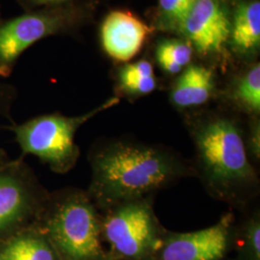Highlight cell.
I'll use <instances>...</instances> for the list:
<instances>
[{"mask_svg": "<svg viewBox=\"0 0 260 260\" xmlns=\"http://www.w3.org/2000/svg\"><path fill=\"white\" fill-rule=\"evenodd\" d=\"M248 248L252 260H260V226L258 220H253L247 232Z\"/></svg>", "mask_w": 260, "mask_h": 260, "instance_id": "cell-20", "label": "cell"}, {"mask_svg": "<svg viewBox=\"0 0 260 260\" xmlns=\"http://www.w3.org/2000/svg\"><path fill=\"white\" fill-rule=\"evenodd\" d=\"M195 140L205 175L217 187L230 189L254 179L244 140L233 121H207L197 130Z\"/></svg>", "mask_w": 260, "mask_h": 260, "instance_id": "cell-5", "label": "cell"}, {"mask_svg": "<svg viewBox=\"0 0 260 260\" xmlns=\"http://www.w3.org/2000/svg\"><path fill=\"white\" fill-rule=\"evenodd\" d=\"M1 20H2V19H1V18H0V21H1Z\"/></svg>", "mask_w": 260, "mask_h": 260, "instance_id": "cell-24", "label": "cell"}, {"mask_svg": "<svg viewBox=\"0 0 260 260\" xmlns=\"http://www.w3.org/2000/svg\"><path fill=\"white\" fill-rule=\"evenodd\" d=\"M151 28L134 14L116 10L103 19L101 38L104 51L114 60L127 62L144 47Z\"/></svg>", "mask_w": 260, "mask_h": 260, "instance_id": "cell-9", "label": "cell"}, {"mask_svg": "<svg viewBox=\"0 0 260 260\" xmlns=\"http://www.w3.org/2000/svg\"><path fill=\"white\" fill-rule=\"evenodd\" d=\"M155 53L159 66L165 72L175 75L190 64L193 48L187 42L164 40L158 45Z\"/></svg>", "mask_w": 260, "mask_h": 260, "instance_id": "cell-14", "label": "cell"}, {"mask_svg": "<svg viewBox=\"0 0 260 260\" xmlns=\"http://www.w3.org/2000/svg\"><path fill=\"white\" fill-rule=\"evenodd\" d=\"M16 1L25 12L33 11L39 8L64 5V4L73 2L72 0H16Z\"/></svg>", "mask_w": 260, "mask_h": 260, "instance_id": "cell-21", "label": "cell"}, {"mask_svg": "<svg viewBox=\"0 0 260 260\" xmlns=\"http://www.w3.org/2000/svg\"><path fill=\"white\" fill-rule=\"evenodd\" d=\"M86 6L74 2L28 11L0 21V76L8 77L19 57L46 38L70 33L88 18Z\"/></svg>", "mask_w": 260, "mask_h": 260, "instance_id": "cell-3", "label": "cell"}, {"mask_svg": "<svg viewBox=\"0 0 260 260\" xmlns=\"http://www.w3.org/2000/svg\"><path fill=\"white\" fill-rule=\"evenodd\" d=\"M41 231L67 260H93L102 253L101 226L92 203L78 192L47 201Z\"/></svg>", "mask_w": 260, "mask_h": 260, "instance_id": "cell-2", "label": "cell"}, {"mask_svg": "<svg viewBox=\"0 0 260 260\" xmlns=\"http://www.w3.org/2000/svg\"><path fill=\"white\" fill-rule=\"evenodd\" d=\"M231 20L224 0H195L178 33L201 54L219 53L229 43Z\"/></svg>", "mask_w": 260, "mask_h": 260, "instance_id": "cell-8", "label": "cell"}, {"mask_svg": "<svg viewBox=\"0 0 260 260\" xmlns=\"http://www.w3.org/2000/svg\"><path fill=\"white\" fill-rule=\"evenodd\" d=\"M259 125L255 123L253 128L251 130V135L250 137V148L254 156L259 157L260 154V133Z\"/></svg>", "mask_w": 260, "mask_h": 260, "instance_id": "cell-22", "label": "cell"}, {"mask_svg": "<svg viewBox=\"0 0 260 260\" xmlns=\"http://www.w3.org/2000/svg\"><path fill=\"white\" fill-rule=\"evenodd\" d=\"M234 99L253 114L260 111V66H253L243 75L234 89Z\"/></svg>", "mask_w": 260, "mask_h": 260, "instance_id": "cell-15", "label": "cell"}, {"mask_svg": "<svg viewBox=\"0 0 260 260\" xmlns=\"http://www.w3.org/2000/svg\"><path fill=\"white\" fill-rule=\"evenodd\" d=\"M117 100H110L102 106L77 117L60 114L38 116L9 127L15 134L22 154H32L48 164L56 173H66L75 166L79 149L75 145L77 129L93 116L111 107Z\"/></svg>", "mask_w": 260, "mask_h": 260, "instance_id": "cell-4", "label": "cell"}, {"mask_svg": "<svg viewBox=\"0 0 260 260\" xmlns=\"http://www.w3.org/2000/svg\"><path fill=\"white\" fill-rule=\"evenodd\" d=\"M91 192L101 204L127 203L176 177L178 169L158 149L117 144L93 156Z\"/></svg>", "mask_w": 260, "mask_h": 260, "instance_id": "cell-1", "label": "cell"}, {"mask_svg": "<svg viewBox=\"0 0 260 260\" xmlns=\"http://www.w3.org/2000/svg\"><path fill=\"white\" fill-rule=\"evenodd\" d=\"M213 72L204 66H188L177 78L172 90V101L178 107L199 106L213 93Z\"/></svg>", "mask_w": 260, "mask_h": 260, "instance_id": "cell-12", "label": "cell"}, {"mask_svg": "<svg viewBox=\"0 0 260 260\" xmlns=\"http://www.w3.org/2000/svg\"><path fill=\"white\" fill-rule=\"evenodd\" d=\"M230 219L225 217L213 226L195 233L177 234L166 242L162 260H220L229 240Z\"/></svg>", "mask_w": 260, "mask_h": 260, "instance_id": "cell-10", "label": "cell"}, {"mask_svg": "<svg viewBox=\"0 0 260 260\" xmlns=\"http://www.w3.org/2000/svg\"><path fill=\"white\" fill-rule=\"evenodd\" d=\"M195 0H159L156 24L162 31H179Z\"/></svg>", "mask_w": 260, "mask_h": 260, "instance_id": "cell-16", "label": "cell"}, {"mask_svg": "<svg viewBox=\"0 0 260 260\" xmlns=\"http://www.w3.org/2000/svg\"><path fill=\"white\" fill-rule=\"evenodd\" d=\"M119 76H131V77L154 76L153 67L149 63V61L141 60L136 63L124 66L120 71Z\"/></svg>", "mask_w": 260, "mask_h": 260, "instance_id": "cell-19", "label": "cell"}, {"mask_svg": "<svg viewBox=\"0 0 260 260\" xmlns=\"http://www.w3.org/2000/svg\"><path fill=\"white\" fill-rule=\"evenodd\" d=\"M120 85L123 91L131 94H148L155 90L157 83L154 76L129 77L119 76Z\"/></svg>", "mask_w": 260, "mask_h": 260, "instance_id": "cell-17", "label": "cell"}, {"mask_svg": "<svg viewBox=\"0 0 260 260\" xmlns=\"http://www.w3.org/2000/svg\"><path fill=\"white\" fill-rule=\"evenodd\" d=\"M0 260H56V255L41 230L23 228L0 245Z\"/></svg>", "mask_w": 260, "mask_h": 260, "instance_id": "cell-13", "label": "cell"}, {"mask_svg": "<svg viewBox=\"0 0 260 260\" xmlns=\"http://www.w3.org/2000/svg\"><path fill=\"white\" fill-rule=\"evenodd\" d=\"M17 98V90L13 85L0 83V115L13 122L11 109Z\"/></svg>", "mask_w": 260, "mask_h": 260, "instance_id": "cell-18", "label": "cell"}, {"mask_svg": "<svg viewBox=\"0 0 260 260\" xmlns=\"http://www.w3.org/2000/svg\"><path fill=\"white\" fill-rule=\"evenodd\" d=\"M104 234L122 256L140 258L157 243L156 221L148 204L138 200L123 203L104 222Z\"/></svg>", "mask_w": 260, "mask_h": 260, "instance_id": "cell-7", "label": "cell"}, {"mask_svg": "<svg viewBox=\"0 0 260 260\" xmlns=\"http://www.w3.org/2000/svg\"><path fill=\"white\" fill-rule=\"evenodd\" d=\"M233 49L244 56L254 54L260 46V2H240L231 20L230 40Z\"/></svg>", "mask_w": 260, "mask_h": 260, "instance_id": "cell-11", "label": "cell"}, {"mask_svg": "<svg viewBox=\"0 0 260 260\" xmlns=\"http://www.w3.org/2000/svg\"><path fill=\"white\" fill-rule=\"evenodd\" d=\"M47 200L20 161L0 165V236L38 220Z\"/></svg>", "mask_w": 260, "mask_h": 260, "instance_id": "cell-6", "label": "cell"}, {"mask_svg": "<svg viewBox=\"0 0 260 260\" xmlns=\"http://www.w3.org/2000/svg\"><path fill=\"white\" fill-rule=\"evenodd\" d=\"M5 161H6V157H5V155L2 153V151L0 150V165L3 164Z\"/></svg>", "mask_w": 260, "mask_h": 260, "instance_id": "cell-23", "label": "cell"}]
</instances>
